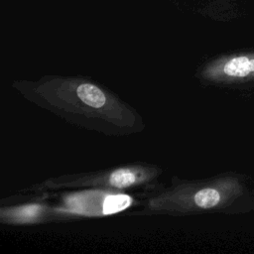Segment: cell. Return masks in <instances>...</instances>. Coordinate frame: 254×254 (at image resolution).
Returning a JSON list of instances; mask_svg holds the SVG:
<instances>
[{
	"instance_id": "cell-2",
	"label": "cell",
	"mask_w": 254,
	"mask_h": 254,
	"mask_svg": "<svg viewBox=\"0 0 254 254\" xmlns=\"http://www.w3.org/2000/svg\"><path fill=\"white\" fill-rule=\"evenodd\" d=\"M77 96L88 106L99 108L105 104L104 93L95 85L90 83H81L76 89Z\"/></svg>"
},
{
	"instance_id": "cell-3",
	"label": "cell",
	"mask_w": 254,
	"mask_h": 254,
	"mask_svg": "<svg viewBox=\"0 0 254 254\" xmlns=\"http://www.w3.org/2000/svg\"><path fill=\"white\" fill-rule=\"evenodd\" d=\"M131 198L125 194L107 195L103 201V213L110 214L121 211L131 204Z\"/></svg>"
},
{
	"instance_id": "cell-5",
	"label": "cell",
	"mask_w": 254,
	"mask_h": 254,
	"mask_svg": "<svg viewBox=\"0 0 254 254\" xmlns=\"http://www.w3.org/2000/svg\"><path fill=\"white\" fill-rule=\"evenodd\" d=\"M37 210H38V207H37V206L26 207V208H24V209H23L22 214H23V215H25V216H31V215L35 214Z\"/></svg>"
},
{
	"instance_id": "cell-1",
	"label": "cell",
	"mask_w": 254,
	"mask_h": 254,
	"mask_svg": "<svg viewBox=\"0 0 254 254\" xmlns=\"http://www.w3.org/2000/svg\"><path fill=\"white\" fill-rule=\"evenodd\" d=\"M213 76L228 81L254 80V53L230 56L211 70Z\"/></svg>"
},
{
	"instance_id": "cell-4",
	"label": "cell",
	"mask_w": 254,
	"mask_h": 254,
	"mask_svg": "<svg viewBox=\"0 0 254 254\" xmlns=\"http://www.w3.org/2000/svg\"><path fill=\"white\" fill-rule=\"evenodd\" d=\"M136 181V176L129 169H118L110 175L109 184L115 188H125Z\"/></svg>"
}]
</instances>
